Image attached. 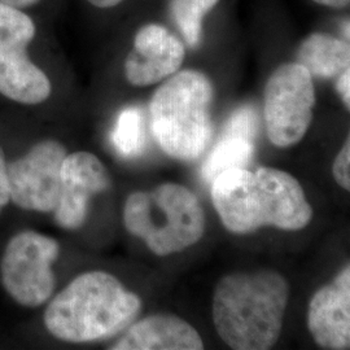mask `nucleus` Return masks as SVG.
I'll return each mask as SVG.
<instances>
[{
	"instance_id": "7ed1b4c3",
	"label": "nucleus",
	"mask_w": 350,
	"mask_h": 350,
	"mask_svg": "<svg viewBox=\"0 0 350 350\" xmlns=\"http://www.w3.org/2000/svg\"><path fill=\"white\" fill-rule=\"evenodd\" d=\"M142 300L105 271L77 276L51 301L44 325L51 335L68 342L112 338L138 317Z\"/></svg>"
},
{
	"instance_id": "4be33fe9",
	"label": "nucleus",
	"mask_w": 350,
	"mask_h": 350,
	"mask_svg": "<svg viewBox=\"0 0 350 350\" xmlns=\"http://www.w3.org/2000/svg\"><path fill=\"white\" fill-rule=\"evenodd\" d=\"M39 0H0V4H4V5H10L13 8H26V7H30L33 4L38 3Z\"/></svg>"
},
{
	"instance_id": "6e6552de",
	"label": "nucleus",
	"mask_w": 350,
	"mask_h": 350,
	"mask_svg": "<svg viewBox=\"0 0 350 350\" xmlns=\"http://www.w3.org/2000/svg\"><path fill=\"white\" fill-rule=\"evenodd\" d=\"M60 252L55 239L24 231L13 237L4 250L0 273L5 291L23 306L37 308L55 288L52 265Z\"/></svg>"
},
{
	"instance_id": "f8f14e48",
	"label": "nucleus",
	"mask_w": 350,
	"mask_h": 350,
	"mask_svg": "<svg viewBox=\"0 0 350 350\" xmlns=\"http://www.w3.org/2000/svg\"><path fill=\"white\" fill-rule=\"evenodd\" d=\"M308 325L315 342L325 349L350 347V266L314 293L309 305Z\"/></svg>"
},
{
	"instance_id": "f03ea898",
	"label": "nucleus",
	"mask_w": 350,
	"mask_h": 350,
	"mask_svg": "<svg viewBox=\"0 0 350 350\" xmlns=\"http://www.w3.org/2000/svg\"><path fill=\"white\" fill-rule=\"evenodd\" d=\"M289 283L275 270L224 276L213 295V322L231 349H271L280 338Z\"/></svg>"
},
{
	"instance_id": "4468645a",
	"label": "nucleus",
	"mask_w": 350,
	"mask_h": 350,
	"mask_svg": "<svg viewBox=\"0 0 350 350\" xmlns=\"http://www.w3.org/2000/svg\"><path fill=\"white\" fill-rule=\"evenodd\" d=\"M297 63L312 77L335 78L349 69V42L327 33H314L302 40L297 51Z\"/></svg>"
},
{
	"instance_id": "423d86ee",
	"label": "nucleus",
	"mask_w": 350,
	"mask_h": 350,
	"mask_svg": "<svg viewBox=\"0 0 350 350\" xmlns=\"http://www.w3.org/2000/svg\"><path fill=\"white\" fill-rule=\"evenodd\" d=\"M313 77L299 63L280 65L265 88L263 117L269 140L280 148L297 144L313 121Z\"/></svg>"
},
{
	"instance_id": "5701e85b",
	"label": "nucleus",
	"mask_w": 350,
	"mask_h": 350,
	"mask_svg": "<svg viewBox=\"0 0 350 350\" xmlns=\"http://www.w3.org/2000/svg\"><path fill=\"white\" fill-rule=\"evenodd\" d=\"M314 3L331 7V8H345L349 5L350 0H313Z\"/></svg>"
},
{
	"instance_id": "1a4fd4ad",
	"label": "nucleus",
	"mask_w": 350,
	"mask_h": 350,
	"mask_svg": "<svg viewBox=\"0 0 350 350\" xmlns=\"http://www.w3.org/2000/svg\"><path fill=\"white\" fill-rule=\"evenodd\" d=\"M66 150L56 140L36 144L24 157L8 165L11 200L34 212L55 211L62 187V167Z\"/></svg>"
},
{
	"instance_id": "2eb2a0df",
	"label": "nucleus",
	"mask_w": 350,
	"mask_h": 350,
	"mask_svg": "<svg viewBox=\"0 0 350 350\" xmlns=\"http://www.w3.org/2000/svg\"><path fill=\"white\" fill-rule=\"evenodd\" d=\"M254 152L250 139L235 135H224L215 144L201 167V176L206 183L228 169L247 167Z\"/></svg>"
},
{
	"instance_id": "9d476101",
	"label": "nucleus",
	"mask_w": 350,
	"mask_h": 350,
	"mask_svg": "<svg viewBox=\"0 0 350 350\" xmlns=\"http://www.w3.org/2000/svg\"><path fill=\"white\" fill-rule=\"evenodd\" d=\"M109 187V173L95 154H66L62 167L60 196L53 211L56 224L65 230L79 228L86 221L91 198Z\"/></svg>"
},
{
	"instance_id": "6ab92c4d",
	"label": "nucleus",
	"mask_w": 350,
	"mask_h": 350,
	"mask_svg": "<svg viewBox=\"0 0 350 350\" xmlns=\"http://www.w3.org/2000/svg\"><path fill=\"white\" fill-rule=\"evenodd\" d=\"M332 173L334 178L338 182L340 187L349 191L350 189V139H347L345 144L334 161L332 166Z\"/></svg>"
},
{
	"instance_id": "dca6fc26",
	"label": "nucleus",
	"mask_w": 350,
	"mask_h": 350,
	"mask_svg": "<svg viewBox=\"0 0 350 350\" xmlns=\"http://www.w3.org/2000/svg\"><path fill=\"white\" fill-rule=\"evenodd\" d=\"M114 148L124 157L142 154L146 148L144 117L138 107H129L118 114L112 131Z\"/></svg>"
},
{
	"instance_id": "b1692460",
	"label": "nucleus",
	"mask_w": 350,
	"mask_h": 350,
	"mask_svg": "<svg viewBox=\"0 0 350 350\" xmlns=\"http://www.w3.org/2000/svg\"><path fill=\"white\" fill-rule=\"evenodd\" d=\"M88 1L95 7H99V8H112V7H116L117 4H120L122 0H88Z\"/></svg>"
},
{
	"instance_id": "f3484780",
	"label": "nucleus",
	"mask_w": 350,
	"mask_h": 350,
	"mask_svg": "<svg viewBox=\"0 0 350 350\" xmlns=\"http://www.w3.org/2000/svg\"><path fill=\"white\" fill-rule=\"evenodd\" d=\"M219 0H172L170 13L189 49H198L202 34V20Z\"/></svg>"
},
{
	"instance_id": "0eeeda50",
	"label": "nucleus",
	"mask_w": 350,
	"mask_h": 350,
	"mask_svg": "<svg viewBox=\"0 0 350 350\" xmlns=\"http://www.w3.org/2000/svg\"><path fill=\"white\" fill-rule=\"evenodd\" d=\"M36 36L33 20L18 8L0 4V94L21 104H40L51 95V82L27 56Z\"/></svg>"
},
{
	"instance_id": "aec40b11",
	"label": "nucleus",
	"mask_w": 350,
	"mask_h": 350,
	"mask_svg": "<svg viewBox=\"0 0 350 350\" xmlns=\"http://www.w3.org/2000/svg\"><path fill=\"white\" fill-rule=\"evenodd\" d=\"M11 200L10 179H8V165L5 163L4 152L0 147V212Z\"/></svg>"
},
{
	"instance_id": "20e7f679",
	"label": "nucleus",
	"mask_w": 350,
	"mask_h": 350,
	"mask_svg": "<svg viewBox=\"0 0 350 350\" xmlns=\"http://www.w3.org/2000/svg\"><path fill=\"white\" fill-rule=\"evenodd\" d=\"M212 81L199 70L170 75L150 104L152 134L161 150L180 161H193L213 139Z\"/></svg>"
},
{
	"instance_id": "ddd939ff",
	"label": "nucleus",
	"mask_w": 350,
	"mask_h": 350,
	"mask_svg": "<svg viewBox=\"0 0 350 350\" xmlns=\"http://www.w3.org/2000/svg\"><path fill=\"white\" fill-rule=\"evenodd\" d=\"M111 350H201L195 327L172 314H154L130 325Z\"/></svg>"
},
{
	"instance_id": "412c9836",
	"label": "nucleus",
	"mask_w": 350,
	"mask_h": 350,
	"mask_svg": "<svg viewBox=\"0 0 350 350\" xmlns=\"http://www.w3.org/2000/svg\"><path fill=\"white\" fill-rule=\"evenodd\" d=\"M338 83H336V90H338L342 103L347 105L349 109L350 107V70L347 69L341 75H338Z\"/></svg>"
},
{
	"instance_id": "a211bd4d",
	"label": "nucleus",
	"mask_w": 350,
	"mask_h": 350,
	"mask_svg": "<svg viewBox=\"0 0 350 350\" xmlns=\"http://www.w3.org/2000/svg\"><path fill=\"white\" fill-rule=\"evenodd\" d=\"M257 131V114L250 108L244 107L234 113L225 126L224 135H235L250 139L256 137Z\"/></svg>"
},
{
	"instance_id": "f257e3e1",
	"label": "nucleus",
	"mask_w": 350,
	"mask_h": 350,
	"mask_svg": "<svg viewBox=\"0 0 350 350\" xmlns=\"http://www.w3.org/2000/svg\"><path fill=\"white\" fill-rule=\"evenodd\" d=\"M211 185L215 211L226 228L237 235L252 234L265 226L297 231L313 218L300 182L275 167L262 166L256 172L228 169Z\"/></svg>"
},
{
	"instance_id": "9b49d317",
	"label": "nucleus",
	"mask_w": 350,
	"mask_h": 350,
	"mask_svg": "<svg viewBox=\"0 0 350 350\" xmlns=\"http://www.w3.org/2000/svg\"><path fill=\"white\" fill-rule=\"evenodd\" d=\"M185 56V43L166 27L159 24L143 26L126 57V79L137 88L156 85L176 73Z\"/></svg>"
},
{
	"instance_id": "39448f33",
	"label": "nucleus",
	"mask_w": 350,
	"mask_h": 350,
	"mask_svg": "<svg viewBox=\"0 0 350 350\" xmlns=\"http://www.w3.org/2000/svg\"><path fill=\"white\" fill-rule=\"evenodd\" d=\"M126 230L160 257L187 250L205 232V213L198 196L182 185L163 183L126 199Z\"/></svg>"
}]
</instances>
